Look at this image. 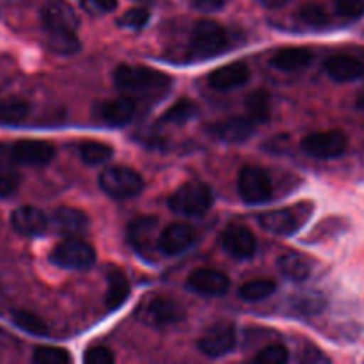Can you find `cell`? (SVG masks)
<instances>
[{
    "label": "cell",
    "instance_id": "obj_1",
    "mask_svg": "<svg viewBox=\"0 0 364 364\" xmlns=\"http://www.w3.org/2000/svg\"><path fill=\"white\" fill-rule=\"evenodd\" d=\"M114 82L119 91L130 96H139L142 100H149V102L162 98L173 85L169 75L151 70V68L130 66V64H121L114 71Z\"/></svg>",
    "mask_w": 364,
    "mask_h": 364
},
{
    "label": "cell",
    "instance_id": "obj_2",
    "mask_svg": "<svg viewBox=\"0 0 364 364\" xmlns=\"http://www.w3.org/2000/svg\"><path fill=\"white\" fill-rule=\"evenodd\" d=\"M213 205V192L203 181H187L174 191L169 198V208L178 215L199 217L205 215Z\"/></svg>",
    "mask_w": 364,
    "mask_h": 364
},
{
    "label": "cell",
    "instance_id": "obj_3",
    "mask_svg": "<svg viewBox=\"0 0 364 364\" xmlns=\"http://www.w3.org/2000/svg\"><path fill=\"white\" fill-rule=\"evenodd\" d=\"M311 213V203H299V205L288 206V208L270 210V212L262 213L258 217V223L269 233L279 235V237H290L308 223Z\"/></svg>",
    "mask_w": 364,
    "mask_h": 364
},
{
    "label": "cell",
    "instance_id": "obj_4",
    "mask_svg": "<svg viewBox=\"0 0 364 364\" xmlns=\"http://www.w3.org/2000/svg\"><path fill=\"white\" fill-rule=\"evenodd\" d=\"M230 45V34L217 21L201 20L191 36V52L196 59L215 57Z\"/></svg>",
    "mask_w": 364,
    "mask_h": 364
},
{
    "label": "cell",
    "instance_id": "obj_5",
    "mask_svg": "<svg viewBox=\"0 0 364 364\" xmlns=\"http://www.w3.org/2000/svg\"><path fill=\"white\" fill-rule=\"evenodd\" d=\"M100 187L107 196L114 199H130L141 194L144 188V180L132 167L114 166L107 167L100 174Z\"/></svg>",
    "mask_w": 364,
    "mask_h": 364
},
{
    "label": "cell",
    "instance_id": "obj_6",
    "mask_svg": "<svg viewBox=\"0 0 364 364\" xmlns=\"http://www.w3.org/2000/svg\"><path fill=\"white\" fill-rule=\"evenodd\" d=\"M50 259L53 265L60 267V269L87 270L95 265L96 252L87 242L78 240V238H68L53 247Z\"/></svg>",
    "mask_w": 364,
    "mask_h": 364
},
{
    "label": "cell",
    "instance_id": "obj_7",
    "mask_svg": "<svg viewBox=\"0 0 364 364\" xmlns=\"http://www.w3.org/2000/svg\"><path fill=\"white\" fill-rule=\"evenodd\" d=\"M274 185L269 173L262 167L245 166L238 174V194L249 205L267 203L272 198Z\"/></svg>",
    "mask_w": 364,
    "mask_h": 364
},
{
    "label": "cell",
    "instance_id": "obj_8",
    "mask_svg": "<svg viewBox=\"0 0 364 364\" xmlns=\"http://www.w3.org/2000/svg\"><path fill=\"white\" fill-rule=\"evenodd\" d=\"M301 148L302 151L308 153L309 156H315V159H338L347 151L348 139L340 130L315 132V134H309L302 139Z\"/></svg>",
    "mask_w": 364,
    "mask_h": 364
},
{
    "label": "cell",
    "instance_id": "obj_9",
    "mask_svg": "<svg viewBox=\"0 0 364 364\" xmlns=\"http://www.w3.org/2000/svg\"><path fill=\"white\" fill-rule=\"evenodd\" d=\"M139 318L151 327H167L185 318V308L169 297L149 299L139 311Z\"/></svg>",
    "mask_w": 364,
    "mask_h": 364
},
{
    "label": "cell",
    "instance_id": "obj_10",
    "mask_svg": "<svg viewBox=\"0 0 364 364\" xmlns=\"http://www.w3.org/2000/svg\"><path fill=\"white\" fill-rule=\"evenodd\" d=\"M235 343H237L235 327L231 323L220 322L203 333L198 340V348L206 358H223L233 350Z\"/></svg>",
    "mask_w": 364,
    "mask_h": 364
},
{
    "label": "cell",
    "instance_id": "obj_11",
    "mask_svg": "<svg viewBox=\"0 0 364 364\" xmlns=\"http://www.w3.org/2000/svg\"><path fill=\"white\" fill-rule=\"evenodd\" d=\"M41 20L46 32H77L78 16L64 0H48L41 9Z\"/></svg>",
    "mask_w": 364,
    "mask_h": 364
},
{
    "label": "cell",
    "instance_id": "obj_12",
    "mask_svg": "<svg viewBox=\"0 0 364 364\" xmlns=\"http://www.w3.org/2000/svg\"><path fill=\"white\" fill-rule=\"evenodd\" d=\"M187 287L199 295L220 297L230 290V277L215 269H198L191 272Z\"/></svg>",
    "mask_w": 364,
    "mask_h": 364
},
{
    "label": "cell",
    "instance_id": "obj_13",
    "mask_svg": "<svg viewBox=\"0 0 364 364\" xmlns=\"http://www.w3.org/2000/svg\"><path fill=\"white\" fill-rule=\"evenodd\" d=\"M13 155L14 162L21 164V166H31V167H41L46 166L53 160L55 156V148L46 141H18L13 146Z\"/></svg>",
    "mask_w": 364,
    "mask_h": 364
},
{
    "label": "cell",
    "instance_id": "obj_14",
    "mask_svg": "<svg viewBox=\"0 0 364 364\" xmlns=\"http://www.w3.org/2000/svg\"><path fill=\"white\" fill-rule=\"evenodd\" d=\"M220 245L235 259H249L256 252V238L247 228L230 226L220 235Z\"/></svg>",
    "mask_w": 364,
    "mask_h": 364
},
{
    "label": "cell",
    "instance_id": "obj_15",
    "mask_svg": "<svg viewBox=\"0 0 364 364\" xmlns=\"http://www.w3.org/2000/svg\"><path fill=\"white\" fill-rule=\"evenodd\" d=\"M196 240V235L191 226L174 223L167 226L156 238V249L167 256H176L187 251Z\"/></svg>",
    "mask_w": 364,
    "mask_h": 364
},
{
    "label": "cell",
    "instance_id": "obj_16",
    "mask_svg": "<svg viewBox=\"0 0 364 364\" xmlns=\"http://www.w3.org/2000/svg\"><path fill=\"white\" fill-rule=\"evenodd\" d=\"M11 226L23 237H39L48 230V219L36 206H20L11 213Z\"/></svg>",
    "mask_w": 364,
    "mask_h": 364
},
{
    "label": "cell",
    "instance_id": "obj_17",
    "mask_svg": "<svg viewBox=\"0 0 364 364\" xmlns=\"http://www.w3.org/2000/svg\"><path fill=\"white\" fill-rule=\"evenodd\" d=\"M48 226H52L55 233L64 235V237H75V235H80L87 230L89 219L82 210L60 206L52 213Z\"/></svg>",
    "mask_w": 364,
    "mask_h": 364
},
{
    "label": "cell",
    "instance_id": "obj_18",
    "mask_svg": "<svg viewBox=\"0 0 364 364\" xmlns=\"http://www.w3.org/2000/svg\"><path fill=\"white\" fill-rule=\"evenodd\" d=\"M323 70L334 82H355L364 77V63L354 55H333L323 63Z\"/></svg>",
    "mask_w": 364,
    "mask_h": 364
},
{
    "label": "cell",
    "instance_id": "obj_19",
    "mask_svg": "<svg viewBox=\"0 0 364 364\" xmlns=\"http://www.w3.org/2000/svg\"><path fill=\"white\" fill-rule=\"evenodd\" d=\"M98 117L112 127H123L130 123L135 116V103L130 96H121V98L105 100L96 107Z\"/></svg>",
    "mask_w": 364,
    "mask_h": 364
},
{
    "label": "cell",
    "instance_id": "obj_20",
    "mask_svg": "<svg viewBox=\"0 0 364 364\" xmlns=\"http://www.w3.org/2000/svg\"><path fill=\"white\" fill-rule=\"evenodd\" d=\"M256 124L247 117H230V119L219 121L212 127V134L228 144H238L245 142L255 134Z\"/></svg>",
    "mask_w": 364,
    "mask_h": 364
},
{
    "label": "cell",
    "instance_id": "obj_21",
    "mask_svg": "<svg viewBox=\"0 0 364 364\" xmlns=\"http://www.w3.org/2000/svg\"><path fill=\"white\" fill-rule=\"evenodd\" d=\"M249 68L244 63H231L213 70L208 77V84L217 91H230L244 85L249 80Z\"/></svg>",
    "mask_w": 364,
    "mask_h": 364
},
{
    "label": "cell",
    "instance_id": "obj_22",
    "mask_svg": "<svg viewBox=\"0 0 364 364\" xmlns=\"http://www.w3.org/2000/svg\"><path fill=\"white\" fill-rule=\"evenodd\" d=\"M277 269L283 274L287 279L294 281V283H302L308 279L313 272V262L309 256L302 255L297 251H288L279 256L277 259Z\"/></svg>",
    "mask_w": 364,
    "mask_h": 364
},
{
    "label": "cell",
    "instance_id": "obj_23",
    "mask_svg": "<svg viewBox=\"0 0 364 364\" xmlns=\"http://www.w3.org/2000/svg\"><path fill=\"white\" fill-rule=\"evenodd\" d=\"M156 224L159 220L155 217H139V219L132 220L130 228H128V237L137 251H148L153 247V244L156 245V238H159Z\"/></svg>",
    "mask_w": 364,
    "mask_h": 364
},
{
    "label": "cell",
    "instance_id": "obj_24",
    "mask_svg": "<svg viewBox=\"0 0 364 364\" xmlns=\"http://www.w3.org/2000/svg\"><path fill=\"white\" fill-rule=\"evenodd\" d=\"M313 63V52L308 48H284L279 50L277 53H274L270 64H272L276 70L287 71H299L308 68Z\"/></svg>",
    "mask_w": 364,
    "mask_h": 364
},
{
    "label": "cell",
    "instance_id": "obj_25",
    "mask_svg": "<svg viewBox=\"0 0 364 364\" xmlns=\"http://www.w3.org/2000/svg\"><path fill=\"white\" fill-rule=\"evenodd\" d=\"M130 297V283L128 277L119 269H112L107 274V295L105 306L110 311L119 309Z\"/></svg>",
    "mask_w": 364,
    "mask_h": 364
},
{
    "label": "cell",
    "instance_id": "obj_26",
    "mask_svg": "<svg viewBox=\"0 0 364 364\" xmlns=\"http://www.w3.org/2000/svg\"><path fill=\"white\" fill-rule=\"evenodd\" d=\"M270 95L263 89L252 91L245 98V117L255 124H263L270 119Z\"/></svg>",
    "mask_w": 364,
    "mask_h": 364
},
{
    "label": "cell",
    "instance_id": "obj_27",
    "mask_svg": "<svg viewBox=\"0 0 364 364\" xmlns=\"http://www.w3.org/2000/svg\"><path fill=\"white\" fill-rule=\"evenodd\" d=\"M327 301L323 297V294L320 291H302V294L295 295L291 299V308L295 309L297 313L306 316H311V315H318L326 309Z\"/></svg>",
    "mask_w": 364,
    "mask_h": 364
},
{
    "label": "cell",
    "instance_id": "obj_28",
    "mask_svg": "<svg viewBox=\"0 0 364 364\" xmlns=\"http://www.w3.org/2000/svg\"><path fill=\"white\" fill-rule=\"evenodd\" d=\"M31 112V105L21 98L0 100V124H18Z\"/></svg>",
    "mask_w": 364,
    "mask_h": 364
},
{
    "label": "cell",
    "instance_id": "obj_29",
    "mask_svg": "<svg viewBox=\"0 0 364 364\" xmlns=\"http://www.w3.org/2000/svg\"><path fill=\"white\" fill-rule=\"evenodd\" d=\"M277 284L274 283L272 279H255L245 283L244 287L238 290V295H240L244 301L249 302H258V301H265L269 299L270 295L276 291Z\"/></svg>",
    "mask_w": 364,
    "mask_h": 364
},
{
    "label": "cell",
    "instance_id": "obj_30",
    "mask_svg": "<svg viewBox=\"0 0 364 364\" xmlns=\"http://www.w3.org/2000/svg\"><path fill=\"white\" fill-rule=\"evenodd\" d=\"M48 48L60 55H73L80 48V41L75 32H48Z\"/></svg>",
    "mask_w": 364,
    "mask_h": 364
},
{
    "label": "cell",
    "instance_id": "obj_31",
    "mask_svg": "<svg viewBox=\"0 0 364 364\" xmlns=\"http://www.w3.org/2000/svg\"><path fill=\"white\" fill-rule=\"evenodd\" d=\"M114 155V149L103 142L87 141L80 146V159L89 166H100L105 164Z\"/></svg>",
    "mask_w": 364,
    "mask_h": 364
},
{
    "label": "cell",
    "instance_id": "obj_32",
    "mask_svg": "<svg viewBox=\"0 0 364 364\" xmlns=\"http://www.w3.org/2000/svg\"><path fill=\"white\" fill-rule=\"evenodd\" d=\"M13 322L21 331H25L28 334H34V336H46V333H48L46 323L38 315H34L31 311H25V309H18V311L13 313Z\"/></svg>",
    "mask_w": 364,
    "mask_h": 364
},
{
    "label": "cell",
    "instance_id": "obj_33",
    "mask_svg": "<svg viewBox=\"0 0 364 364\" xmlns=\"http://www.w3.org/2000/svg\"><path fill=\"white\" fill-rule=\"evenodd\" d=\"M198 116V105L191 100H178L174 105L169 107L166 114L162 116V121L166 123H174V124H181L187 123L188 119Z\"/></svg>",
    "mask_w": 364,
    "mask_h": 364
},
{
    "label": "cell",
    "instance_id": "obj_34",
    "mask_svg": "<svg viewBox=\"0 0 364 364\" xmlns=\"http://www.w3.org/2000/svg\"><path fill=\"white\" fill-rule=\"evenodd\" d=\"M36 364H68L71 363L70 352L59 347H38L32 354Z\"/></svg>",
    "mask_w": 364,
    "mask_h": 364
},
{
    "label": "cell",
    "instance_id": "obj_35",
    "mask_svg": "<svg viewBox=\"0 0 364 364\" xmlns=\"http://www.w3.org/2000/svg\"><path fill=\"white\" fill-rule=\"evenodd\" d=\"M20 173L9 164L0 162V198H9L20 187Z\"/></svg>",
    "mask_w": 364,
    "mask_h": 364
},
{
    "label": "cell",
    "instance_id": "obj_36",
    "mask_svg": "<svg viewBox=\"0 0 364 364\" xmlns=\"http://www.w3.org/2000/svg\"><path fill=\"white\" fill-rule=\"evenodd\" d=\"M299 18H301L306 25H309V27H316V28L323 27V25H327V21H329L326 11H323L320 6H316V4L302 6L301 11H299Z\"/></svg>",
    "mask_w": 364,
    "mask_h": 364
},
{
    "label": "cell",
    "instance_id": "obj_37",
    "mask_svg": "<svg viewBox=\"0 0 364 364\" xmlns=\"http://www.w3.org/2000/svg\"><path fill=\"white\" fill-rule=\"evenodd\" d=\"M288 361V350L279 343L269 345L263 348L255 358V363L258 364H284Z\"/></svg>",
    "mask_w": 364,
    "mask_h": 364
},
{
    "label": "cell",
    "instance_id": "obj_38",
    "mask_svg": "<svg viewBox=\"0 0 364 364\" xmlns=\"http://www.w3.org/2000/svg\"><path fill=\"white\" fill-rule=\"evenodd\" d=\"M148 20H149L148 9H144V7H132L130 11H127V13L119 18V25L121 27L139 31V28L146 27Z\"/></svg>",
    "mask_w": 364,
    "mask_h": 364
},
{
    "label": "cell",
    "instance_id": "obj_39",
    "mask_svg": "<svg viewBox=\"0 0 364 364\" xmlns=\"http://www.w3.org/2000/svg\"><path fill=\"white\" fill-rule=\"evenodd\" d=\"M336 11L345 18L364 16V0H336Z\"/></svg>",
    "mask_w": 364,
    "mask_h": 364
},
{
    "label": "cell",
    "instance_id": "obj_40",
    "mask_svg": "<svg viewBox=\"0 0 364 364\" xmlns=\"http://www.w3.org/2000/svg\"><path fill=\"white\" fill-rule=\"evenodd\" d=\"M85 364H112L114 363V354L107 347H91L84 355Z\"/></svg>",
    "mask_w": 364,
    "mask_h": 364
},
{
    "label": "cell",
    "instance_id": "obj_41",
    "mask_svg": "<svg viewBox=\"0 0 364 364\" xmlns=\"http://www.w3.org/2000/svg\"><path fill=\"white\" fill-rule=\"evenodd\" d=\"M82 7L89 14H107L116 9L117 0H82Z\"/></svg>",
    "mask_w": 364,
    "mask_h": 364
},
{
    "label": "cell",
    "instance_id": "obj_42",
    "mask_svg": "<svg viewBox=\"0 0 364 364\" xmlns=\"http://www.w3.org/2000/svg\"><path fill=\"white\" fill-rule=\"evenodd\" d=\"M192 6L203 13H213L224 6V0H192Z\"/></svg>",
    "mask_w": 364,
    "mask_h": 364
},
{
    "label": "cell",
    "instance_id": "obj_43",
    "mask_svg": "<svg viewBox=\"0 0 364 364\" xmlns=\"http://www.w3.org/2000/svg\"><path fill=\"white\" fill-rule=\"evenodd\" d=\"M265 7H270V9H277V7H283L287 6L290 0H259Z\"/></svg>",
    "mask_w": 364,
    "mask_h": 364
},
{
    "label": "cell",
    "instance_id": "obj_44",
    "mask_svg": "<svg viewBox=\"0 0 364 364\" xmlns=\"http://www.w3.org/2000/svg\"><path fill=\"white\" fill-rule=\"evenodd\" d=\"M358 107L364 112V95H361V98L358 100Z\"/></svg>",
    "mask_w": 364,
    "mask_h": 364
}]
</instances>
